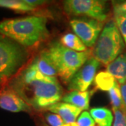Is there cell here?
Instances as JSON below:
<instances>
[{
	"instance_id": "cell-6",
	"label": "cell",
	"mask_w": 126,
	"mask_h": 126,
	"mask_svg": "<svg viewBox=\"0 0 126 126\" xmlns=\"http://www.w3.org/2000/svg\"><path fill=\"white\" fill-rule=\"evenodd\" d=\"M63 8L68 14L84 15L102 23L108 18L106 1L67 0L63 2Z\"/></svg>"
},
{
	"instance_id": "cell-20",
	"label": "cell",
	"mask_w": 126,
	"mask_h": 126,
	"mask_svg": "<svg viewBox=\"0 0 126 126\" xmlns=\"http://www.w3.org/2000/svg\"><path fill=\"white\" fill-rule=\"evenodd\" d=\"M114 121L113 126H126V109L124 107L119 109H113Z\"/></svg>"
},
{
	"instance_id": "cell-12",
	"label": "cell",
	"mask_w": 126,
	"mask_h": 126,
	"mask_svg": "<svg viewBox=\"0 0 126 126\" xmlns=\"http://www.w3.org/2000/svg\"><path fill=\"white\" fill-rule=\"evenodd\" d=\"M107 72L115 78L119 84H123L126 81V52L118 56L113 61L109 64Z\"/></svg>"
},
{
	"instance_id": "cell-13",
	"label": "cell",
	"mask_w": 126,
	"mask_h": 126,
	"mask_svg": "<svg viewBox=\"0 0 126 126\" xmlns=\"http://www.w3.org/2000/svg\"><path fill=\"white\" fill-rule=\"evenodd\" d=\"M90 96V92L73 90L63 96L62 100L63 102L70 104L81 109V110H86L89 109Z\"/></svg>"
},
{
	"instance_id": "cell-8",
	"label": "cell",
	"mask_w": 126,
	"mask_h": 126,
	"mask_svg": "<svg viewBox=\"0 0 126 126\" xmlns=\"http://www.w3.org/2000/svg\"><path fill=\"white\" fill-rule=\"evenodd\" d=\"M99 65V61L91 56L69 81L68 90L86 92L94 81Z\"/></svg>"
},
{
	"instance_id": "cell-9",
	"label": "cell",
	"mask_w": 126,
	"mask_h": 126,
	"mask_svg": "<svg viewBox=\"0 0 126 126\" xmlns=\"http://www.w3.org/2000/svg\"><path fill=\"white\" fill-rule=\"evenodd\" d=\"M0 108L10 112L32 113L33 109L8 86L0 88Z\"/></svg>"
},
{
	"instance_id": "cell-10",
	"label": "cell",
	"mask_w": 126,
	"mask_h": 126,
	"mask_svg": "<svg viewBox=\"0 0 126 126\" xmlns=\"http://www.w3.org/2000/svg\"><path fill=\"white\" fill-rule=\"evenodd\" d=\"M50 113L58 115L67 123H75L81 112V109L65 102H57L47 109Z\"/></svg>"
},
{
	"instance_id": "cell-24",
	"label": "cell",
	"mask_w": 126,
	"mask_h": 126,
	"mask_svg": "<svg viewBox=\"0 0 126 126\" xmlns=\"http://www.w3.org/2000/svg\"><path fill=\"white\" fill-rule=\"evenodd\" d=\"M25 1L27 4L36 9H38L39 6L46 4V1H41V0H25Z\"/></svg>"
},
{
	"instance_id": "cell-26",
	"label": "cell",
	"mask_w": 126,
	"mask_h": 126,
	"mask_svg": "<svg viewBox=\"0 0 126 126\" xmlns=\"http://www.w3.org/2000/svg\"><path fill=\"white\" fill-rule=\"evenodd\" d=\"M36 126H49L46 124L43 120H38L36 122Z\"/></svg>"
},
{
	"instance_id": "cell-17",
	"label": "cell",
	"mask_w": 126,
	"mask_h": 126,
	"mask_svg": "<svg viewBox=\"0 0 126 126\" xmlns=\"http://www.w3.org/2000/svg\"><path fill=\"white\" fill-rule=\"evenodd\" d=\"M60 42L68 48L77 52H85L88 50L86 48L87 46L76 34H74L68 33L63 35Z\"/></svg>"
},
{
	"instance_id": "cell-5",
	"label": "cell",
	"mask_w": 126,
	"mask_h": 126,
	"mask_svg": "<svg viewBox=\"0 0 126 126\" xmlns=\"http://www.w3.org/2000/svg\"><path fill=\"white\" fill-rule=\"evenodd\" d=\"M124 48V41L116 23L115 20H110L104 25L91 54L99 63L108 65L123 53Z\"/></svg>"
},
{
	"instance_id": "cell-18",
	"label": "cell",
	"mask_w": 126,
	"mask_h": 126,
	"mask_svg": "<svg viewBox=\"0 0 126 126\" xmlns=\"http://www.w3.org/2000/svg\"><path fill=\"white\" fill-rule=\"evenodd\" d=\"M109 95L113 109H119L124 107L121 87L118 82H116L115 86L109 91Z\"/></svg>"
},
{
	"instance_id": "cell-14",
	"label": "cell",
	"mask_w": 126,
	"mask_h": 126,
	"mask_svg": "<svg viewBox=\"0 0 126 126\" xmlns=\"http://www.w3.org/2000/svg\"><path fill=\"white\" fill-rule=\"evenodd\" d=\"M90 114L97 126H111L113 116L111 111L105 107H95L90 109Z\"/></svg>"
},
{
	"instance_id": "cell-1",
	"label": "cell",
	"mask_w": 126,
	"mask_h": 126,
	"mask_svg": "<svg viewBox=\"0 0 126 126\" xmlns=\"http://www.w3.org/2000/svg\"><path fill=\"white\" fill-rule=\"evenodd\" d=\"M6 86L33 111L47 109L63 98V89L56 77L44 75L30 62Z\"/></svg>"
},
{
	"instance_id": "cell-2",
	"label": "cell",
	"mask_w": 126,
	"mask_h": 126,
	"mask_svg": "<svg viewBox=\"0 0 126 126\" xmlns=\"http://www.w3.org/2000/svg\"><path fill=\"white\" fill-rule=\"evenodd\" d=\"M0 33L31 50L49 36L47 18L34 15L0 21Z\"/></svg>"
},
{
	"instance_id": "cell-3",
	"label": "cell",
	"mask_w": 126,
	"mask_h": 126,
	"mask_svg": "<svg viewBox=\"0 0 126 126\" xmlns=\"http://www.w3.org/2000/svg\"><path fill=\"white\" fill-rule=\"evenodd\" d=\"M30 58V50L0 33V88L16 77Z\"/></svg>"
},
{
	"instance_id": "cell-19",
	"label": "cell",
	"mask_w": 126,
	"mask_h": 126,
	"mask_svg": "<svg viewBox=\"0 0 126 126\" xmlns=\"http://www.w3.org/2000/svg\"><path fill=\"white\" fill-rule=\"evenodd\" d=\"M44 117L50 126H78L77 123H67L58 115L53 113H46Z\"/></svg>"
},
{
	"instance_id": "cell-16",
	"label": "cell",
	"mask_w": 126,
	"mask_h": 126,
	"mask_svg": "<svg viewBox=\"0 0 126 126\" xmlns=\"http://www.w3.org/2000/svg\"><path fill=\"white\" fill-rule=\"evenodd\" d=\"M94 83L97 88L103 91H109L116 83V80L108 72H99L94 77Z\"/></svg>"
},
{
	"instance_id": "cell-21",
	"label": "cell",
	"mask_w": 126,
	"mask_h": 126,
	"mask_svg": "<svg viewBox=\"0 0 126 126\" xmlns=\"http://www.w3.org/2000/svg\"><path fill=\"white\" fill-rule=\"evenodd\" d=\"M114 20L117 25L118 28L123 36L124 39H126V13L114 15Z\"/></svg>"
},
{
	"instance_id": "cell-4",
	"label": "cell",
	"mask_w": 126,
	"mask_h": 126,
	"mask_svg": "<svg viewBox=\"0 0 126 126\" xmlns=\"http://www.w3.org/2000/svg\"><path fill=\"white\" fill-rule=\"evenodd\" d=\"M46 49L58 76L65 83H69L74 74L91 57L89 50L77 52L67 48L59 41H52Z\"/></svg>"
},
{
	"instance_id": "cell-11",
	"label": "cell",
	"mask_w": 126,
	"mask_h": 126,
	"mask_svg": "<svg viewBox=\"0 0 126 126\" xmlns=\"http://www.w3.org/2000/svg\"><path fill=\"white\" fill-rule=\"evenodd\" d=\"M44 75L55 77L58 74L57 69L50 57L47 49L42 50L40 53L30 61Z\"/></svg>"
},
{
	"instance_id": "cell-15",
	"label": "cell",
	"mask_w": 126,
	"mask_h": 126,
	"mask_svg": "<svg viewBox=\"0 0 126 126\" xmlns=\"http://www.w3.org/2000/svg\"><path fill=\"white\" fill-rule=\"evenodd\" d=\"M0 7L17 13H32L36 9L27 4L25 0H0Z\"/></svg>"
},
{
	"instance_id": "cell-22",
	"label": "cell",
	"mask_w": 126,
	"mask_h": 126,
	"mask_svg": "<svg viewBox=\"0 0 126 126\" xmlns=\"http://www.w3.org/2000/svg\"><path fill=\"white\" fill-rule=\"evenodd\" d=\"M77 123L78 126H96L94 120L88 111L82 113L78 118Z\"/></svg>"
},
{
	"instance_id": "cell-23",
	"label": "cell",
	"mask_w": 126,
	"mask_h": 126,
	"mask_svg": "<svg viewBox=\"0 0 126 126\" xmlns=\"http://www.w3.org/2000/svg\"><path fill=\"white\" fill-rule=\"evenodd\" d=\"M113 14L117 15L126 13V1H113Z\"/></svg>"
},
{
	"instance_id": "cell-7",
	"label": "cell",
	"mask_w": 126,
	"mask_h": 126,
	"mask_svg": "<svg viewBox=\"0 0 126 126\" xmlns=\"http://www.w3.org/2000/svg\"><path fill=\"white\" fill-rule=\"evenodd\" d=\"M70 26L87 47L94 46L103 28V23L93 18L72 19Z\"/></svg>"
},
{
	"instance_id": "cell-27",
	"label": "cell",
	"mask_w": 126,
	"mask_h": 126,
	"mask_svg": "<svg viewBox=\"0 0 126 126\" xmlns=\"http://www.w3.org/2000/svg\"><path fill=\"white\" fill-rule=\"evenodd\" d=\"M125 41H126V39H125Z\"/></svg>"
},
{
	"instance_id": "cell-25",
	"label": "cell",
	"mask_w": 126,
	"mask_h": 126,
	"mask_svg": "<svg viewBox=\"0 0 126 126\" xmlns=\"http://www.w3.org/2000/svg\"><path fill=\"white\" fill-rule=\"evenodd\" d=\"M120 87H121L122 97H123V105L126 109V81L123 84L121 85Z\"/></svg>"
}]
</instances>
